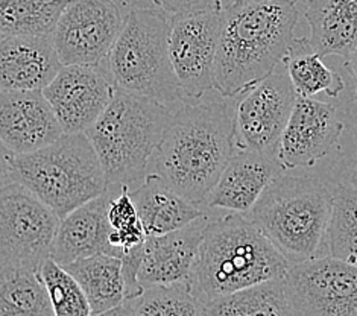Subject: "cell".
<instances>
[{
  "mask_svg": "<svg viewBox=\"0 0 357 316\" xmlns=\"http://www.w3.org/2000/svg\"><path fill=\"white\" fill-rule=\"evenodd\" d=\"M300 20L294 0H233L222 5L215 90L236 98L283 63Z\"/></svg>",
  "mask_w": 357,
  "mask_h": 316,
  "instance_id": "1",
  "label": "cell"
},
{
  "mask_svg": "<svg viewBox=\"0 0 357 316\" xmlns=\"http://www.w3.org/2000/svg\"><path fill=\"white\" fill-rule=\"evenodd\" d=\"M233 117L224 102L184 104L174 111L148 172L157 174L185 200L206 209L211 189L239 151Z\"/></svg>",
  "mask_w": 357,
  "mask_h": 316,
  "instance_id": "2",
  "label": "cell"
},
{
  "mask_svg": "<svg viewBox=\"0 0 357 316\" xmlns=\"http://www.w3.org/2000/svg\"><path fill=\"white\" fill-rule=\"evenodd\" d=\"M289 262L242 213H229L204 227L190 286L206 306L216 296L284 277ZM206 310V309H204Z\"/></svg>",
  "mask_w": 357,
  "mask_h": 316,
  "instance_id": "3",
  "label": "cell"
},
{
  "mask_svg": "<svg viewBox=\"0 0 357 316\" xmlns=\"http://www.w3.org/2000/svg\"><path fill=\"white\" fill-rule=\"evenodd\" d=\"M174 111L160 102L114 87L105 111L86 131L104 170L107 190H132L148 175L149 161Z\"/></svg>",
  "mask_w": 357,
  "mask_h": 316,
  "instance_id": "4",
  "label": "cell"
},
{
  "mask_svg": "<svg viewBox=\"0 0 357 316\" xmlns=\"http://www.w3.org/2000/svg\"><path fill=\"white\" fill-rule=\"evenodd\" d=\"M333 192L319 178L280 174L243 216L289 264L322 255Z\"/></svg>",
  "mask_w": 357,
  "mask_h": 316,
  "instance_id": "5",
  "label": "cell"
},
{
  "mask_svg": "<svg viewBox=\"0 0 357 316\" xmlns=\"http://www.w3.org/2000/svg\"><path fill=\"white\" fill-rule=\"evenodd\" d=\"M13 181L29 189L59 219L107 192L104 170L86 133H64L37 151L15 153Z\"/></svg>",
  "mask_w": 357,
  "mask_h": 316,
  "instance_id": "6",
  "label": "cell"
},
{
  "mask_svg": "<svg viewBox=\"0 0 357 316\" xmlns=\"http://www.w3.org/2000/svg\"><path fill=\"white\" fill-rule=\"evenodd\" d=\"M171 15L135 8L123 19L104 63L114 87L171 107L185 99L169 55Z\"/></svg>",
  "mask_w": 357,
  "mask_h": 316,
  "instance_id": "7",
  "label": "cell"
},
{
  "mask_svg": "<svg viewBox=\"0 0 357 316\" xmlns=\"http://www.w3.org/2000/svg\"><path fill=\"white\" fill-rule=\"evenodd\" d=\"M59 218L17 181L0 187V266L40 271L50 257Z\"/></svg>",
  "mask_w": 357,
  "mask_h": 316,
  "instance_id": "8",
  "label": "cell"
},
{
  "mask_svg": "<svg viewBox=\"0 0 357 316\" xmlns=\"http://www.w3.org/2000/svg\"><path fill=\"white\" fill-rule=\"evenodd\" d=\"M284 287L291 315L357 316V264L318 255L291 264Z\"/></svg>",
  "mask_w": 357,
  "mask_h": 316,
  "instance_id": "9",
  "label": "cell"
},
{
  "mask_svg": "<svg viewBox=\"0 0 357 316\" xmlns=\"http://www.w3.org/2000/svg\"><path fill=\"white\" fill-rule=\"evenodd\" d=\"M222 3L207 10L174 14L169 28V55L185 98L201 99L215 89Z\"/></svg>",
  "mask_w": 357,
  "mask_h": 316,
  "instance_id": "10",
  "label": "cell"
},
{
  "mask_svg": "<svg viewBox=\"0 0 357 316\" xmlns=\"http://www.w3.org/2000/svg\"><path fill=\"white\" fill-rule=\"evenodd\" d=\"M296 98L298 95L286 70L278 69L246 91L233 117L237 149L277 158L278 144Z\"/></svg>",
  "mask_w": 357,
  "mask_h": 316,
  "instance_id": "11",
  "label": "cell"
},
{
  "mask_svg": "<svg viewBox=\"0 0 357 316\" xmlns=\"http://www.w3.org/2000/svg\"><path fill=\"white\" fill-rule=\"evenodd\" d=\"M114 0H69L52 32L63 66L102 64L123 27Z\"/></svg>",
  "mask_w": 357,
  "mask_h": 316,
  "instance_id": "12",
  "label": "cell"
},
{
  "mask_svg": "<svg viewBox=\"0 0 357 316\" xmlns=\"http://www.w3.org/2000/svg\"><path fill=\"white\" fill-rule=\"evenodd\" d=\"M113 91L104 64L61 66L43 89L64 133H86L105 111Z\"/></svg>",
  "mask_w": 357,
  "mask_h": 316,
  "instance_id": "13",
  "label": "cell"
},
{
  "mask_svg": "<svg viewBox=\"0 0 357 316\" xmlns=\"http://www.w3.org/2000/svg\"><path fill=\"white\" fill-rule=\"evenodd\" d=\"M344 130L333 105L298 96L282 134L277 160L284 170L312 167L333 149Z\"/></svg>",
  "mask_w": 357,
  "mask_h": 316,
  "instance_id": "14",
  "label": "cell"
},
{
  "mask_svg": "<svg viewBox=\"0 0 357 316\" xmlns=\"http://www.w3.org/2000/svg\"><path fill=\"white\" fill-rule=\"evenodd\" d=\"M61 134L43 90H0V139L14 153L37 151Z\"/></svg>",
  "mask_w": 357,
  "mask_h": 316,
  "instance_id": "15",
  "label": "cell"
},
{
  "mask_svg": "<svg viewBox=\"0 0 357 316\" xmlns=\"http://www.w3.org/2000/svg\"><path fill=\"white\" fill-rule=\"evenodd\" d=\"M207 222L208 216L204 215L174 232L146 236L137 276L140 286L148 287L189 280Z\"/></svg>",
  "mask_w": 357,
  "mask_h": 316,
  "instance_id": "16",
  "label": "cell"
},
{
  "mask_svg": "<svg viewBox=\"0 0 357 316\" xmlns=\"http://www.w3.org/2000/svg\"><path fill=\"white\" fill-rule=\"evenodd\" d=\"M61 66L52 33L0 37V90H43Z\"/></svg>",
  "mask_w": 357,
  "mask_h": 316,
  "instance_id": "17",
  "label": "cell"
},
{
  "mask_svg": "<svg viewBox=\"0 0 357 316\" xmlns=\"http://www.w3.org/2000/svg\"><path fill=\"white\" fill-rule=\"evenodd\" d=\"M283 170L275 157L237 151L211 189L206 209H222L243 215Z\"/></svg>",
  "mask_w": 357,
  "mask_h": 316,
  "instance_id": "18",
  "label": "cell"
},
{
  "mask_svg": "<svg viewBox=\"0 0 357 316\" xmlns=\"http://www.w3.org/2000/svg\"><path fill=\"white\" fill-rule=\"evenodd\" d=\"M112 195L113 190H107L59 219L50 253V257L56 263L64 266L76 259L96 254L119 257L109 243L112 227L107 219V207Z\"/></svg>",
  "mask_w": 357,
  "mask_h": 316,
  "instance_id": "19",
  "label": "cell"
},
{
  "mask_svg": "<svg viewBox=\"0 0 357 316\" xmlns=\"http://www.w3.org/2000/svg\"><path fill=\"white\" fill-rule=\"evenodd\" d=\"M131 196L146 236L174 232L207 215L206 210L185 200L154 172H148L143 181L131 190Z\"/></svg>",
  "mask_w": 357,
  "mask_h": 316,
  "instance_id": "20",
  "label": "cell"
},
{
  "mask_svg": "<svg viewBox=\"0 0 357 316\" xmlns=\"http://www.w3.org/2000/svg\"><path fill=\"white\" fill-rule=\"evenodd\" d=\"M304 15L309 40L322 58H345L357 47V0H307Z\"/></svg>",
  "mask_w": 357,
  "mask_h": 316,
  "instance_id": "21",
  "label": "cell"
},
{
  "mask_svg": "<svg viewBox=\"0 0 357 316\" xmlns=\"http://www.w3.org/2000/svg\"><path fill=\"white\" fill-rule=\"evenodd\" d=\"M64 268L82 287L90 315H108L125 301L122 260L119 257L96 254L76 259L64 264Z\"/></svg>",
  "mask_w": 357,
  "mask_h": 316,
  "instance_id": "22",
  "label": "cell"
},
{
  "mask_svg": "<svg viewBox=\"0 0 357 316\" xmlns=\"http://www.w3.org/2000/svg\"><path fill=\"white\" fill-rule=\"evenodd\" d=\"M283 66L298 96L314 98L326 93L330 98H337L345 89L342 76L324 64L307 37L292 40Z\"/></svg>",
  "mask_w": 357,
  "mask_h": 316,
  "instance_id": "23",
  "label": "cell"
},
{
  "mask_svg": "<svg viewBox=\"0 0 357 316\" xmlns=\"http://www.w3.org/2000/svg\"><path fill=\"white\" fill-rule=\"evenodd\" d=\"M206 315L211 316H286L291 315L286 300L284 277L261 281L220 295L206 306Z\"/></svg>",
  "mask_w": 357,
  "mask_h": 316,
  "instance_id": "24",
  "label": "cell"
},
{
  "mask_svg": "<svg viewBox=\"0 0 357 316\" xmlns=\"http://www.w3.org/2000/svg\"><path fill=\"white\" fill-rule=\"evenodd\" d=\"M108 315L132 316H192L206 315L204 304L193 294L190 281L143 287L142 294L128 298Z\"/></svg>",
  "mask_w": 357,
  "mask_h": 316,
  "instance_id": "25",
  "label": "cell"
},
{
  "mask_svg": "<svg viewBox=\"0 0 357 316\" xmlns=\"http://www.w3.org/2000/svg\"><path fill=\"white\" fill-rule=\"evenodd\" d=\"M54 315L40 272L0 266V316Z\"/></svg>",
  "mask_w": 357,
  "mask_h": 316,
  "instance_id": "26",
  "label": "cell"
},
{
  "mask_svg": "<svg viewBox=\"0 0 357 316\" xmlns=\"http://www.w3.org/2000/svg\"><path fill=\"white\" fill-rule=\"evenodd\" d=\"M69 0H0V37L49 36Z\"/></svg>",
  "mask_w": 357,
  "mask_h": 316,
  "instance_id": "27",
  "label": "cell"
},
{
  "mask_svg": "<svg viewBox=\"0 0 357 316\" xmlns=\"http://www.w3.org/2000/svg\"><path fill=\"white\" fill-rule=\"evenodd\" d=\"M327 250L336 259L357 264V190L351 184L342 183L333 190Z\"/></svg>",
  "mask_w": 357,
  "mask_h": 316,
  "instance_id": "28",
  "label": "cell"
},
{
  "mask_svg": "<svg viewBox=\"0 0 357 316\" xmlns=\"http://www.w3.org/2000/svg\"><path fill=\"white\" fill-rule=\"evenodd\" d=\"M38 272L55 316L90 315V306L82 287L64 266L49 257L41 264Z\"/></svg>",
  "mask_w": 357,
  "mask_h": 316,
  "instance_id": "29",
  "label": "cell"
},
{
  "mask_svg": "<svg viewBox=\"0 0 357 316\" xmlns=\"http://www.w3.org/2000/svg\"><path fill=\"white\" fill-rule=\"evenodd\" d=\"M107 219L112 227L109 243L117 251L119 259L146 239L130 187L123 186L121 190H113L107 207Z\"/></svg>",
  "mask_w": 357,
  "mask_h": 316,
  "instance_id": "30",
  "label": "cell"
},
{
  "mask_svg": "<svg viewBox=\"0 0 357 316\" xmlns=\"http://www.w3.org/2000/svg\"><path fill=\"white\" fill-rule=\"evenodd\" d=\"M169 15L195 13L207 8H213L222 3V0H152Z\"/></svg>",
  "mask_w": 357,
  "mask_h": 316,
  "instance_id": "31",
  "label": "cell"
},
{
  "mask_svg": "<svg viewBox=\"0 0 357 316\" xmlns=\"http://www.w3.org/2000/svg\"><path fill=\"white\" fill-rule=\"evenodd\" d=\"M15 153L0 139V187L13 181V166Z\"/></svg>",
  "mask_w": 357,
  "mask_h": 316,
  "instance_id": "32",
  "label": "cell"
},
{
  "mask_svg": "<svg viewBox=\"0 0 357 316\" xmlns=\"http://www.w3.org/2000/svg\"><path fill=\"white\" fill-rule=\"evenodd\" d=\"M345 67L348 73L351 75V78L354 80L356 84V93H357V47L353 50V52L345 57Z\"/></svg>",
  "mask_w": 357,
  "mask_h": 316,
  "instance_id": "33",
  "label": "cell"
},
{
  "mask_svg": "<svg viewBox=\"0 0 357 316\" xmlns=\"http://www.w3.org/2000/svg\"><path fill=\"white\" fill-rule=\"evenodd\" d=\"M350 184L354 187V189L357 190V161H356V165H354V169H353V174H351V181H350Z\"/></svg>",
  "mask_w": 357,
  "mask_h": 316,
  "instance_id": "34",
  "label": "cell"
}]
</instances>
